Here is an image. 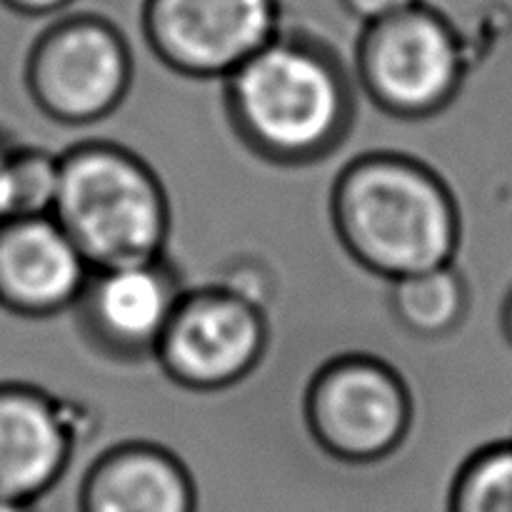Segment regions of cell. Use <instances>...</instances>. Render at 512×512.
Instances as JSON below:
<instances>
[{"label": "cell", "mask_w": 512, "mask_h": 512, "mask_svg": "<svg viewBox=\"0 0 512 512\" xmlns=\"http://www.w3.org/2000/svg\"><path fill=\"white\" fill-rule=\"evenodd\" d=\"M448 512H512V440L485 445L465 460L450 488Z\"/></svg>", "instance_id": "obj_14"}, {"label": "cell", "mask_w": 512, "mask_h": 512, "mask_svg": "<svg viewBox=\"0 0 512 512\" xmlns=\"http://www.w3.org/2000/svg\"><path fill=\"white\" fill-rule=\"evenodd\" d=\"M355 68L368 98L398 118H428L453 103L468 68L458 28L433 5L363 25Z\"/></svg>", "instance_id": "obj_4"}, {"label": "cell", "mask_w": 512, "mask_h": 512, "mask_svg": "<svg viewBox=\"0 0 512 512\" xmlns=\"http://www.w3.org/2000/svg\"><path fill=\"white\" fill-rule=\"evenodd\" d=\"M50 215L93 270L163 258L170 235L168 195L155 170L105 140L58 155Z\"/></svg>", "instance_id": "obj_3"}, {"label": "cell", "mask_w": 512, "mask_h": 512, "mask_svg": "<svg viewBox=\"0 0 512 512\" xmlns=\"http://www.w3.org/2000/svg\"><path fill=\"white\" fill-rule=\"evenodd\" d=\"M93 268L50 213L0 225V308L50 318L78 305Z\"/></svg>", "instance_id": "obj_10"}, {"label": "cell", "mask_w": 512, "mask_h": 512, "mask_svg": "<svg viewBox=\"0 0 512 512\" xmlns=\"http://www.w3.org/2000/svg\"><path fill=\"white\" fill-rule=\"evenodd\" d=\"M8 10L28 18H43V15H55L60 10L70 8L75 0H0Z\"/></svg>", "instance_id": "obj_17"}, {"label": "cell", "mask_w": 512, "mask_h": 512, "mask_svg": "<svg viewBox=\"0 0 512 512\" xmlns=\"http://www.w3.org/2000/svg\"><path fill=\"white\" fill-rule=\"evenodd\" d=\"M305 423L333 458L378 463L408 438L413 398L388 363L370 355H345L323 365L310 380Z\"/></svg>", "instance_id": "obj_6"}, {"label": "cell", "mask_w": 512, "mask_h": 512, "mask_svg": "<svg viewBox=\"0 0 512 512\" xmlns=\"http://www.w3.org/2000/svg\"><path fill=\"white\" fill-rule=\"evenodd\" d=\"M78 445V423L58 398L0 383V498L35 505L58 485Z\"/></svg>", "instance_id": "obj_11"}, {"label": "cell", "mask_w": 512, "mask_h": 512, "mask_svg": "<svg viewBox=\"0 0 512 512\" xmlns=\"http://www.w3.org/2000/svg\"><path fill=\"white\" fill-rule=\"evenodd\" d=\"M155 58L190 78H228L280 33V0H143Z\"/></svg>", "instance_id": "obj_8"}, {"label": "cell", "mask_w": 512, "mask_h": 512, "mask_svg": "<svg viewBox=\"0 0 512 512\" xmlns=\"http://www.w3.org/2000/svg\"><path fill=\"white\" fill-rule=\"evenodd\" d=\"M268 345L263 308L240 288L185 290L155 348L160 368L188 390H223L260 363Z\"/></svg>", "instance_id": "obj_7"}, {"label": "cell", "mask_w": 512, "mask_h": 512, "mask_svg": "<svg viewBox=\"0 0 512 512\" xmlns=\"http://www.w3.org/2000/svg\"><path fill=\"white\" fill-rule=\"evenodd\" d=\"M80 512H195L193 478L170 450L123 443L100 455L85 473Z\"/></svg>", "instance_id": "obj_12"}, {"label": "cell", "mask_w": 512, "mask_h": 512, "mask_svg": "<svg viewBox=\"0 0 512 512\" xmlns=\"http://www.w3.org/2000/svg\"><path fill=\"white\" fill-rule=\"evenodd\" d=\"M133 83L125 35L100 15H65L50 25L25 60V88L48 118L65 125L98 123Z\"/></svg>", "instance_id": "obj_5"}, {"label": "cell", "mask_w": 512, "mask_h": 512, "mask_svg": "<svg viewBox=\"0 0 512 512\" xmlns=\"http://www.w3.org/2000/svg\"><path fill=\"white\" fill-rule=\"evenodd\" d=\"M500 325H503V335L505 340L512 345V290L508 293L503 303V313H500Z\"/></svg>", "instance_id": "obj_18"}, {"label": "cell", "mask_w": 512, "mask_h": 512, "mask_svg": "<svg viewBox=\"0 0 512 512\" xmlns=\"http://www.w3.org/2000/svg\"><path fill=\"white\" fill-rule=\"evenodd\" d=\"M390 305L408 333L443 338L463 325L470 308V288L455 263L393 280Z\"/></svg>", "instance_id": "obj_13"}, {"label": "cell", "mask_w": 512, "mask_h": 512, "mask_svg": "<svg viewBox=\"0 0 512 512\" xmlns=\"http://www.w3.org/2000/svg\"><path fill=\"white\" fill-rule=\"evenodd\" d=\"M18 215H23L18 145H8L0 140V225Z\"/></svg>", "instance_id": "obj_15"}, {"label": "cell", "mask_w": 512, "mask_h": 512, "mask_svg": "<svg viewBox=\"0 0 512 512\" xmlns=\"http://www.w3.org/2000/svg\"><path fill=\"white\" fill-rule=\"evenodd\" d=\"M340 243L370 273L393 280L450 265L460 213L438 173L413 158L373 153L353 160L333 190Z\"/></svg>", "instance_id": "obj_1"}, {"label": "cell", "mask_w": 512, "mask_h": 512, "mask_svg": "<svg viewBox=\"0 0 512 512\" xmlns=\"http://www.w3.org/2000/svg\"><path fill=\"white\" fill-rule=\"evenodd\" d=\"M420 3H425V0H340L345 13L353 15L363 25L378 23V20L403 13V10L415 8Z\"/></svg>", "instance_id": "obj_16"}, {"label": "cell", "mask_w": 512, "mask_h": 512, "mask_svg": "<svg viewBox=\"0 0 512 512\" xmlns=\"http://www.w3.org/2000/svg\"><path fill=\"white\" fill-rule=\"evenodd\" d=\"M185 288L163 258L93 270L78 313L90 343L118 360L155 355Z\"/></svg>", "instance_id": "obj_9"}, {"label": "cell", "mask_w": 512, "mask_h": 512, "mask_svg": "<svg viewBox=\"0 0 512 512\" xmlns=\"http://www.w3.org/2000/svg\"><path fill=\"white\" fill-rule=\"evenodd\" d=\"M225 103L245 145L283 165L325 158L353 118L338 60L315 40L283 30L225 78Z\"/></svg>", "instance_id": "obj_2"}, {"label": "cell", "mask_w": 512, "mask_h": 512, "mask_svg": "<svg viewBox=\"0 0 512 512\" xmlns=\"http://www.w3.org/2000/svg\"><path fill=\"white\" fill-rule=\"evenodd\" d=\"M0 512H35V505L18 503V500L0 498Z\"/></svg>", "instance_id": "obj_19"}]
</instances>
